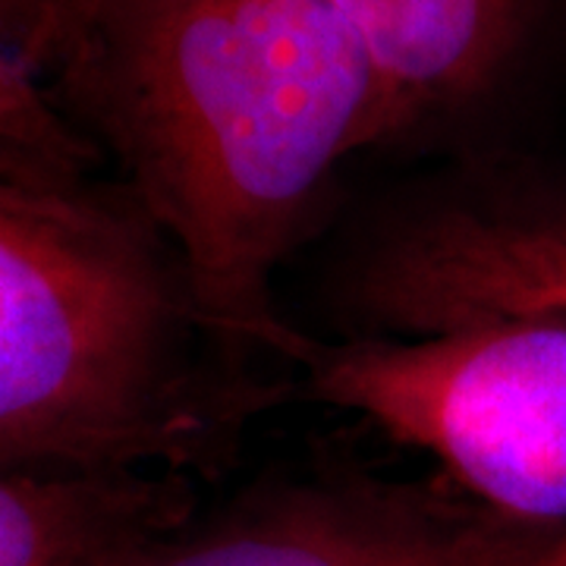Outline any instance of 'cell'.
Segmentation results:
<instances>
[{
  "mask_svg": "<svg viewBox=\"0 0 566 566\" xmlns=\"http://www.w3.org/2000/svg\"><path fill=\"white\" fill-rule=\"evenodd\" d=\"M227 363L305 344L274 274L337 167L394 142L385 82L327 0H95L54 63ZM98 148V145H95Z\"/></svg>",
  "mask_w": 566,
  "mask_h": 566,
  "instance_id": "obj_1",
  "label": "cell"
},
{
  "mask_svg": "<svg viewBox=\"0 0 566 566\" xmlns=\"http://www.w3.org/2000/svg\"><path fill=\"white\" fill-rule=\"evenodd\" d=\"M214 346L129 192L0 177V465L177 472L221 460L262 394Z\"/></svg>",
  "mask_w": 566,
  "mask_h": 566,
  "instance_id": "obj_2",
  "label": "cell"
},
{
  "mask_svg": "<svg viewBox=\"0 0 566 566\" xmlns=\"http://www.w3.org/2000/svg\"><path fill=\"white\" fill-rule=\"evenodd\" d=\"M308 394L441 465L450 488L513 523L566 528V312L438 337H305Z\"/></svg>",
  "mask_w": 566,
  "mask_h": 566,
  "instance_id": "obj_3",
  "label": "cell"
},
{
  "mask_svg": "<svg viewBox=\"0 0 566 566\" xmlns=\"http://www.w3.org/2000/svg\"><path fill=\"white\" fill-rule=\"evenodd\" d=\"M378 223L346 277L356 337H438L566 312V170L479 161Z\"/></svg>",
  "mask_w": 566,
  "mask_h": 566,
  "instance_id": "obj_4",
  "label": "cell"
},
{
  "mask_svg": "<svg viewBox=\"0 0 566 566\" xmlns=\"http://www.w3.org/2000/svg\"><path fill=\"white\" fill-rule=\"evenodd\" d=\"M557 532L497 516L457 488L308 482L211 526L186 523L114 566H532Z\"/></svg>",
  "mask_w": 566,
  "mask_h": 566,
  "instance_id": "obj_5",
  "label": "cell"
},
{
  "mask_svg": "<svg viewBox=\"0 0 566 566\" xmlns=\"http://www.w3.org/2000/svg\"><path fill=\"white\" fill-rule=\"evenodd\" d=\"M359 35L390 102L394 139L497 102L551 32L566 0H327Z\"/></svg>",
  "mask_w": 566,
  "mask_h": 566,
  "instance_id": "obj_6",
  "label": "cell"
},
{
  "mask_svg": "<svg viewBox=\"0 0 566 566\" xmlns=\"http://www.w3.org/2000/svg\"><path fill=\"white\" fill-rule=\"evenodd\" d=\"M192 520L177 472L0 465V566H114Z\"/></svg>",
  "mask_w": 566,
  "mask_h": 566,
  "instance_id": "obj_7",
  "label": "cell"
},
{
  "mask_svg": "<svg viewBox=\"0 0 566 566\" xmlns=\"http://www.w3.org/2000/svg\"><path fill=\"white\" fill-rule=\"evenodd\" d=\"M0 145L63 180H85L98 148L35 80L29 63L0 48Z\"/></svg>",
  "mask_w": 566,
  "mask_h": 566,
  "instance_id": "obj_8",
  "label": "cell"
},
{
  "mask_svg": "<svg viewBox=\"0 0 566 566\" xmlns=\"http://www.w3.org/2000/svg\"><path fill=\"white\" fill-rule=\"evenodd\" d=\"M92 3L95 0H48L44 3V20H41V29L35 41H32V48H29V57H25L32 70L57 63L63 48L76 35L82 20L88 17Z\"/></svg>",
  "mask_w": 566,
  "mask_h": 566,
  "instance_id": "obj_9",
  "label": "cell"
},
{
  "mask_svg": "<svg viewBox=\"0 0 566 566\" xmlns=\"http://www.w3.org/2000/svg\"><path fill=\"white\" fill-rule=\"evenodd\" d=\"M44 20V0H0V48L29 57V48ZM32 70V66H29Z\"/></svg>",
  "mask_w": 566,
  "mask_h": 566,
  "instance_id": "obj_10",
  "label": "cell"
},
{
  "mask_svg": "<svg viewBox=\"0 0 566 566\" xmlns=\"http://www.w3.org/2000/svg\"><path fill=\"white\" fill-rule=\"evenodd\" d=\"M0 177H51V180H63L57 174L44 170V167H39L35 161L22 158V155L3 148V145H0Z\"/></svg>",
  "mask_w": 566,
  "mask_h": 566,
  "instance_id": "obj_11",
  "label": "cell"
},
{
  "mask_svg": "<svg viewBox=\"0 0 566 566\" xmlns=\"http://www.w3.org/2000/svg\"><path fill=\"white\" fill-rule=\"evenodd\" d=\"M532 566H566V528L551 538V545L532 560Z\"/></svg>",
  "mask_w": 566,
  "mask_h": 566,
  "instance_id": "obj_12",
  "label": "cell"
},
{
  "mask_svg": "<svg viewBox=\"0 0 566 566\" xmlns=\"http://www.w3.org/2000/svg\"><path fill=\"white\" fill-rule=\"evenodd\" d=\"M44 3H48V0H44Z\"/></svg>",
  "mask_w": 566,
  "mask_h": 566,
  "instance_id": "obj_13",
  "label": "cell"
}]
</instances>
